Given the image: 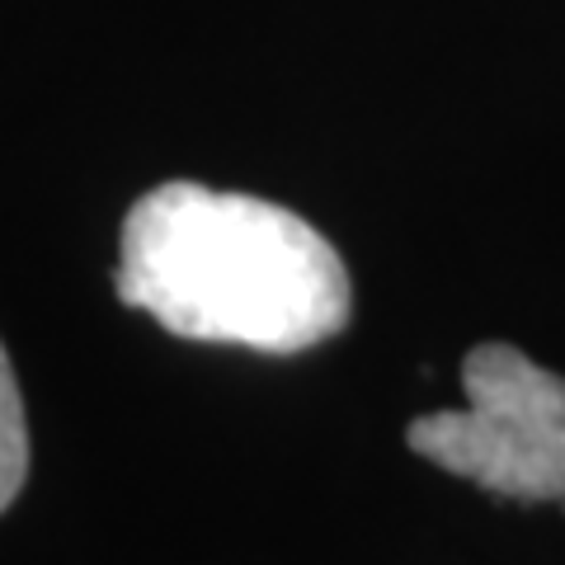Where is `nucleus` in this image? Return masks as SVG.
I'll return each instance as SVG.
<instances>
[{
	"instance_id": "nucleus-3",
	"label": "nucleus",
	"mask_w": 565,
	"mask_h": 565,
	"mask_svg": "<svg viewBox=\"0 0 565 565\" xmlns=\"http://www.w3.org/2000/svg\"><path fill=\"white\" fill-rule=\"evenodd\" d=\"M29 476V424H24V396L14 382V367L0 349V514L24 490Z\"/></svg>"
},
{
	"instance_id": "nucleus-4",
	"label": "nucleus",
	"mask_w": 565,
	"mask_h": 565,
	"mask_svg": "<svg viewBox=\"0 0 565 565\" xmlns=\"http://www.w3.org/2000/svg\"><path fill=\"white\" fill-rule=\"evenodd\" d=\"M561 509H565V500H561Z\"/></svg>"
},
{
	"instance_id": "nucleus-2",
	"label": "nucleus",
	"mask_w": 565,
	"mask_h": 565,
	"mask_svg": "<svg viewBox=\"0 0 565 565\" xmlns=\"http://www.w3.org/2000/svg\"><path fill=\"white\" fill-rule=\"evenodd\" d=\"M462 411L419 415L405 444L500 500H565V377L514 344H476L462 359Z\"/></svg>"
},
{
	"instance_id": "nucleus-1",
	"label": "nucleus",
	"mask_w": 565,
	"mask_h": 565,
	"mask_svg": "<svg viewBox=\"0 0 565 565\" xmlns=\"http://www.w3.org/2000/svg\"><path fill=\"white\" fill-rule=\"evenodd\" d=\"M114 292L180 340L255 353H302L353 311L344 259L307 217L189 180L128 207Z\"/></svg>"
}]
</instances>
